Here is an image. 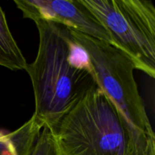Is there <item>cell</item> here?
<instances>
[{
    "label": "cell",
    "instance_id": "1",
    "mask_svg": "<svg viewBox=\"0 0 155 155\" xmlns=\"http://www.w3.org/2000/svg\"><path fill=\"white\" fill-rule=\"evenodd\" d=\"M34 22L39 47L35 60L25 68L34 93L32 117L51 133L98 83L86 54L68 27L42 20Z\"/></svg>",
    "mask_w": 155,
    "mask_h": 155
},
{
    "label": "cell",
    "instance_id": "2",
    "mask_svg": "<svg viewBox=\"0 0 155 155\" xmlns=\"http://www.w3.org/2000/svg\"><path fill=\"white\" fill-rule=\"evenodd\" d=\"M69 30L86 54L98 86L125 122L133 155H155V134L135 80L133 62L111 44Z\"/></svg>",
    "mask_w": 155,
    "mask_h": 155
},
{
    "label": "cell",
    "instance_id": "3",
    "mask_svg": "<svg viewBox=\"0 0 155 155\" xmlns=\"http://www.w3.org/2000/svg\"><path fill=\"white\" fill-rule=\"evenodd\" d=\"M51 134L54 155H133L127 125L98 85L64 117Z\"/></svg>",
    "mask_w": 155,
    "mask_h": 155
},
{
    "label": "cell",
    "instance_id": "4",
    "mask_svg": "<svg viewBox=\"0 0 155 155\" xmlns=\"http://www.w3.org/2000/svg\"><path fill=\"white\" fill-rule=\"evenodd\" d=\"M139 70L155 77V6L148 0H80Z\"/></svg>",
    "mask_w": 155,
    "mask_h": 155
},
{
    "label": "cell",
    "instance_id": "5",
    "mask_svg": "<svg viewBox=\"0 0 155 155\" xmlns=\"http://www.w3.org/2000/svg\"><path fill=\"white\" fill-rule=\"evenodd\" d=\"M24 18L61 24L111 44L107 30L80 0H15Z\"/></svg>",
    "mask_w": 155,
    "mask_h": 155
},
{
    "label": "cell",
    "instance_id": "6",
    "mask_svg": "<svg viewBox=\"0 0 155 155\" xmlns=\"http://www.w3.org/2000/svg\"><path fill=\"white\" fill-rule=\"evenodd\" d=\"M27 62L10 31L0 5V66L11 71L25 70Z\"/></svg>",
    "mask_w": 155,
    "mask_h": 155
},
{
    "label": "cell",
    "instance_id": "7",
    "mask_svg": "<svg viewBox=\"0 0 155 155\" xmlns=\"http://www.w3.org/2000/svg\"><path fill=\"white\" fill-rule=\"evenodd\" d=\"M30 155H54L52 136L48 129L42 128Z\"/></svg>",
    "mask_w": 155,
    "mask_h": 155
},
{
    "label": "cell",
    "instance_id": "8",
    "mask_svg": "<svg viewBox=\"0 0 155 155\" xmlns=\"http://www.w3.org/2000/svg\"><path fill=\"white\" fill-rule=\"evenodd\" d=\"M2 133H1V132H0V135H2Z\"/></svg>",
    "mask_w": 155,
    "mask_h": 155
}]
</instances>
